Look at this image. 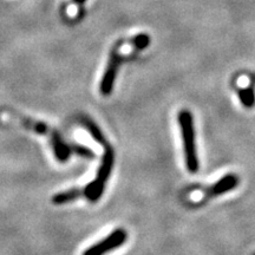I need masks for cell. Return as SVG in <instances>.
Masks as SVG:
<instances>
[{"instance_id": "1", "label": "cell", "mask_w": 255, "mask_h": 255, "mask_svg": "<svg viewBox=\"0 0 255 255\" xmlns=\"http://www.w3.org/2000/svg\"><path fill=\"white\" fill-rule=\"evenodd\" d=\"M177 122L183 142L186 167L189 173L195 174L200 168V162L195 144V128H194L193 115L189 110H181L177 115Z\"/></svg>"}, {"instance_id": "2", "label": "cell", "mask_w": 255, "mask_h": 255, "mask_svg": "<svg viewBox=\"0 0 255 255\" xmlns=\"http://www.w3.org/2000/svg\"><path fill=\"white\" fill-rule=\"evenodd\" d=\"M115 164V151L111 146L108 144L104 146L103 157H102L100 168L97 170L95 180L83 188V196H85L90 202H97L103 195L105 186L109 180L111 171H113Z\"/></svg>"}, {"instance_id": "3", "label": "cell", "mask_w": 255, "mask_h": 255, "mask_svg": "<svg viewBox=\"0 0 255 255\" xmlns=\"http://www.w3.org/2000/svg\"><path fill=\"white\" fill-rule=\"evenodd\" d=\"M123 57L119 52V46H115L111 50L109 60H108L107 69H105L103 77H102L100 84V91L103 96H109L114 90L115 82H116L117 73H119L121 63H122Z\"/></svg>"}, {"instance_id": "4", "label": "cell", "mask_w": 255, "mask_h": 255, "mask_svg": "<svg viewBox=\"0 0 255 255\" xmlns=\"http://www.w3.org/2000/svg\"><path fill=\"white\" fill-rule=\"evenodd\" d=\"M127 232L124 229H116L113 233H110L104 240L98 242V244L91 246L83 253V255H104L109 252L116 250L120 246H122L127 241Z\"/></svg>"}, {"instance_id": "5", "label": "cell", "mask_w": 255, "mask_h": 255, "mask_svg": "<svg viewBox=\"0 0 255 255\" xmlns=\"http://www.w3.org/2000/svg\"><path fill=\"white\" fill-rule=\"evenodd\" d=\"M239 184V177L235 176L234 174H228L225 175V176L220 178L219 181H216L214 184L209 186L208 188H205L202 189L203 194L207 197H214V196H220L222 194L228 193L234 189L235 187H238Z\"/></svg>"}, {"instance_id": "6", "label": "cell", "mask_w": 255, "mask_h": 255, "mask_svg": "<svg viewBox=\"0 0 255 255\" xmlns=\"http://www.w3.org/2000/svg\"><path fill=\"white\" fill-rule=\"evenodd\" d=\"M51 145H52L53 152H55V156L58 158L59 162H66L71 155V149H70V145L66 142H64V139L60 136L58 131H56L52 136L50 137Z\"/></svg>"}, {"instance_id": "7", "label": "cell", "mask_w": 255, "mask_h": 255, "mask_svg": "<svg viewBox=\"0 0 255 255\" xmlns=\"http://www.w3.org/2000/svg\"><path fill=\"white\" fill-rule=\"evenodd\" d=\"M18 120H19V122L23 124L25 128L33 130V131L39 133V135L51 137L53 133L56 132L55 129H52V128L49 127L44 122H38V121H33L31 119H25V117H18Z\"/></svg>"}, {"instance_id": "8", "label": "cell", "mask_w": 255, "mask_h": 255, "mask_svg": "<svg viewBox=\"0 0 255 255\" xmlns=\"http://www.w3.org/2000/svg\"><path fill=\"white\" fill-rule=\"evenodd\" d=\"M82 124H83V127L88 130L92 138L95 139V142H97L98 144H101L103 146L108 145L107 138H105V136L103 135V132H102V130L98 128V126L94 122V121L88 119V117H83Z\"/></svg>"}, {"instance_id": "9", "label": "cell", "mask_w": 255, "mask_h": 255, "mask_svg": "<svg viewBox=\"0 0 255 255\" xmlns=\"http://www.w3.org/2000/svg\"><path fill=\"white\" fill-rule=\"evenodd\" d=\"M83 195V189H79V188H72V189L62 191V193L56 194L55 196L52 197V202L55 205H65V203L72 202V201L77 200L78 197Z\"/></svg>"}, {"instance_id": "10", "label": "cell", "mask_w": 255, "mask_h": 255, "mask_svg": "<svg viewBox=\"0 0 255 255\" xmlns=\"http://www.w3.org/2000/svg\"><path fill=\"white\" fill-rule=\"evenodd\" d=\"M238 96H239V100H240V102L245 108L251 109V108H253L255 105V95H254L253 89L251 88L240 89L238 92Z\"/></svg>"}, {"instance_id": "11", "label": "cell", "mask_w": 255, "mask_h": 255, "mask_svg": "<svg viewBox=\"0 0 255 255\" xmlns=\"http://www.w3.org/2000/svg\"><path fill=\"white\" fill-rule=\"evenodd\" d=\"M70 149H71V152H75L76 155L81 156V157L89 158V159H92L96 157L95 152L92 151L90 148H88V146H85V145L78 144V143L70 144Z\"/></svg>"}, {"instance_id": "12", "label": "cell", "mask_w": 255, "mask_h": 255, "mask_svg": "<svg viewBox=\"0 0 255 255\" xmlns=\"http://www.w3.org/2000/svg\"><path fill=\"white\" fill-rule=\"evenodd\" d=\"M129 43L131 44L133 47H136V49L143 50L145 49V47H148L149 44H150V37L145 33H139L133 38H131Z\"/></svg>"}, {"instance_id": "13", "label": "cell", "mask_w": 255, "mask_h": 255, "mask_svg": "<svg viewBox=\"0 0 255 255\" xmlns=\"http://www.w3.org/2000/svg\"><path fill=\"white\" fill-rule=\"evenodd\" d=\"M73 4H77V5H83L87 2V0H72Z\"/></svg>"}]
</instances>
